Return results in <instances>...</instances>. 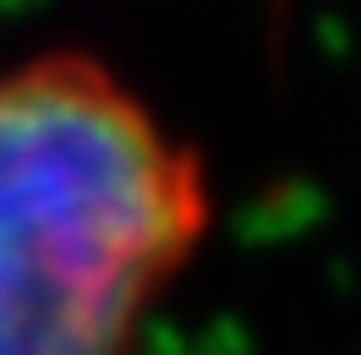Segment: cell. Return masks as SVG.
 <instances>
[{"instance_id":"1","label":"cell","mask_w":361,"mask_h":355,"mask_svg":"<svg viewBox=\"0 0 361 355\" xmlns=\"http://www.w3.org/2000/svg\"><path fill=\"white\" fill-rule=\"evenodd\" d=\"M208 230L197 142L104 55L0 61V355H148Z\"/></svg>"}]
</instances>
